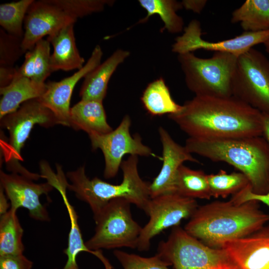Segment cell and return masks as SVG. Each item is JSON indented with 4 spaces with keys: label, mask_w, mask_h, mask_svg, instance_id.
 <instances>
[{
    "label": "cell",
    "mask_w": 269,
    "mask_h": 269,
    "mask_svg": "<svg viewBox=\"0 0 269 269\" xmlns=\"http://www.w3.org/2000/svg\"><path fill=\"white\" fill-rule=\"evenodd\" d=\"M69 127L88 134H105L113 129L109 125L102 101L83 100L70 109Z\"/></svg>",
    "instance_id": "ffe728a7"
},
{
    "label": "cell",
    "mask_w": 269,
    "mask_h": 269,
    "mask_svg": "<svg viewBox=\"0 0 269 269\" xmlns=\"http://www.w3.org/2000/svg\"><path fill=\"white\" fill-rule=\"evenodd\" d=\"M113 254L123 269H169L170 265L157 254L152 257H143L118 250H115Z\"/></svg>",
    "instance_id": "1f68e13d"
},
{
    "label": "cell",
    "mask_w": 269,
    "mask_h": 269,
    "mask_svg": "<svg viewBox=\"0 0 269 269\" xmlns=\"http://www.w3.org/2000/svg\"><path fill=\"white\" fill-rule=\"evenodd\" d=\"M22 38L0 29V66L14 67V63L25 54Z\"/></svg>",
    "instance_id": "d6a6232c"
},
{
    "label": "cell",
    "mask_w": 269,
    "mask_h": 269,
    "mask_svg": "<svg viewBox=\"0 0 269 269\" xmlns=\"http://www.w3.org/2000/svg\"><path fill=\"white\" fill-rule=\"evenodd\" d=\"M257 202L237 203L231 199L198 207L184 229L206 245L221 249L226 242L260 229L269 220V216L259 209Z\"/></svg>",
    "instance_id": "7a4b0ae2"
},
{
    "label": "cell",
    "mask_w": 269,
    "mask_h": 269,
    "mask_svg": "<svg viewBox=\"0 0 269 269\" xmlns=\"http://www.w3.org/2000/svg\"><path fill=\"white\" fill-rule=\"evenodd\" d=\"M50 46L47 39L38 41L25 53L23 63L17 68L16 74L38 83H45V80L52 73Z\"/></svg>",
    "instance_id": "603a6c76"
},
{
    "label": "cell",
    "mask_w": 269,
    "mask_h": 269,
    "mask_svg": "<svg viewBox=\"0 0 269 269\" xmlns=\"http://www.w3.org/2000/svg\"><path fill=\"white\" fill-rule=\"evenodd\" d=\"M138 159L136 155H130L123 160L121 165L123 180L119 184H113L98 177L90 179L85 173V166L68 172L67 176L71 182L67 188L74 192L79 200L87 203L93 216L97 215L111 200L124 198L131 204L147 214L150 200V183L143 181L137 168Z\"/></svg>",
    "instance_id": "277c9868"
},
{
    "label": "cell",
    "mask_w": 269,
    "mask_h": 269,
    "mask_svg": "<svg viewBox=\"0 0 269 269\" xmlns=\"http://www.w3.org/2000/svg\"><path fill=\"white\" fill-rule=\"evenodd\" d=\"M233 96L269 115V60L252 48L238 57Z\"/></svg>",
    "instance_id": "9c48e42d"
},
{
    "label": "cell",
    "mask_w": 269,
    "mask_h": 269,
    "mask_svg": "<svg viewBox=\"0 0 269 269\" xmlns=\"http://www.w3.org/2000/svg\"><path fill=\"white\" fill-rule=\"evenodd\" d=\"M74 25L68 24L47 36V40L53 47L50 57L52 72L79 70L84 65L85 60L76 46Z\"/></svg>",
    "instance_id": "ac0fdd59"
},
{
    "label": "cell",
    "mask_w": 269,
    "mask_h": 269,
    "mask_svg": "<svg viewBox=\"0 0 269 269\" xmlns=\"http://www.w3.org/2000/svg\"><path fill=\"white\" fill-rule=\"evenodd\" d=\"M103 51L96 45L84 66L59 81H48L43 95L37 98L54 115L60 125L69 126L70 101L73 90L80 79L101 64Z\"/></svg>",
    "instance_id": "9a60e30c"
},
{
    "label": "cell",
    "mask_w": 269,
    "mask_h": 269,
    "mask_svg": "<svg viewBox=\"0 0 269 269\" xmlns=\"http://www.w3.org/2000/svg\"><path fill=\"white\" fill-rule=\"evenodd\" d=\"M140 5L146 11V15L137 23L147 21L149 17L158 15L164 23L161 29L171 33H177L184 30V21L177 11L183 6L181 2L175 0H139Z\"/></svg>",
    "instance_id": "484cf974"
},
{
    "label": "cell",
    "mask_w": 269,
    "mask_h": 269,
    "mask_svg": "<svg viewBox=\"0 0 269 269\" xmlns=\"http://www.w3.org/2000/svg\"><path fill=\"white\" fill-rule=\"evenodd\" d=\"M222 248L229 253L241 269H269V235L230 241Z\"/></svg>",
    "instance_id": "e0dca14e"
},
{
    "label": "cell",
    "mask_w": 269,
    "mask_h": 269,
    "mask_svg": "<svg viewBox=\"0 0 269 269\" xmlns=\"http://www.w3.org/2000/svg\"><path fill=\"white\" fill-rule=\"evenodd\" d=\"M17 68L0 66V87L8 85L13 80Z\"/></svg>",
    "instance_id": "d590c367"
},
{
    "label": "cell",
    "mask_w": 269,
    "mask_h": 269,
    "mask_svg": "<svg viewBox=\"0 0 269 269\" xmlns=\"http://www.w3.org/2000/svg\"><path fill=\"white\" fill-rule=\"evenodd\" d=\"M263 114V136L269 143V115Z\"/></svg>",
    "instance_id": "f35d334b"
},
{
    "label": "cell",
    "mask_w": 269,
    "mask_h": 269,
    "mask_svg": "<svg viewBox=\"0 0 269 269\" xmlns=\"http://www.w3.org/2000/svg\"><path fill=\"white\" fill-rule=\"evenodd\" d=\"M198 207L195 199L176 193L151 198L147 214L149 219L142 228L136 249L148 251L153 237L166 229L178 226L182 219L190 218Z\"/></svg>",
    "instance_id": "8fae6325"
},
{
    "label": "cell",
    "mask_w": 269,
    "mask_h": 269,
    "mask_svg": "<svg viewBox=\"0 0 269 269\" xmlns=\"http://www.w3.org/2000/svg\"><path fill=\"white\" fill-rule=\"evenodd\" d=\"M207 180L211 196L215 198L234 195L250 185L248 178L243 173H228L223 170L207 175Z\"/></svg>",
    "instance_id": "f546056e"
},
{
    "label": "cell",
    "mask_w": 269,
    "mask_h": 269,
    "mask_svg": "<svg viewBox=\"0 0 269 269\" xmlns=\"http://www.w3.org/2000/svg\"><path fill=\"white\" fill-rule=\"evenodd\" d=\"M23 229L16 215V211L10 208L0 215V256L23 254Z\"/></svg>",
    "instance_id": "83f0119b"
},
{
    "label": "cell",
    "mask_w": 269,
    "mask_h": 269,
    "mask_svg": "<svg viewBox=\"0 0 269 269\" xmlns=\"http://www.w3.org/2000/svg\"><path fill=\"white\" fill-rule=\"evenodd\" d=\"M185 146L214 162H225L248 178L252 192H269V143L263 136L207 139L189 137Z\"/></svg>",
    "instance_id": "3957f363"
},
{
    "label": "cell",
    "mask_w": 269,
    "mask_h": 269,
    "mask_svg": "<svg viewBox=\"0 0 269 269\" xmlns=\"http://www.w3.org/2000/svg\"><path fill=\"white\" fill-rule=\"evenodd\" d=\"M66 186L61 185L57 188L63 197L70 221L68 246L67 248L63 251L64 253L67 256V261L62 269H79L76 259L77 256L82 252H88L96 256L102 263L105 269H114L112 265L104 256L101 250L92 251L87 247L85 242L83 241L78 225V215L66 195Z\"/></svg>",
    "instance_id": "7402d4cb"
},
{
    "label": "cell",
    "mask_w": 269,
    "mask_h": 269,
    "mask_svg": "<svg viewBox=\"0 0 269 269\" xmlns=\"http://www.w3.org/2000/svg\"><path fill=\"white\" fill-rule=\"evenodd\" d=\"M130 55L128 50H116L102 63L84 77L79 95L83 100L102 101L107 94L109 80L117 67Z\"/></svg>",
    "instance_id": "d6986e66"
},
{
    "label": "cell",
    "mask_w": 269,
    "mask_h": 269,
    "mask_svg": "<svg viewBox=\"0 0 269 269\" xmlns=\"http://www.w3.org/2000/svg\"><path fill=\"white\" fill-rule=\"evenodd\" d=\"M0 187L10 200V209L17 211L19 208L27 209L30 217L40 221H49L46 207L40 201V197L47 195L54 187L47 181L36 183L32 180L20 174H7L0 170Z\"/></svg>",
    "instance_id": "4fadbf2b"
},
{
    "label": "cell",
    "mask_w": 269,
    "mask_h": 269,
    "mask_svg": "<svg viewBox=\"0 0 269 269\" xmlns=\"http://www.w3.org/2000/svg\"><path fill=\"white\" fill-rule=\"evenodd\" d=\"M178 60L187 88L196 96H233L232 81L238 57L215 52L212 57L201 58L192 52L178 54Z\"/></svg>",
    "instance_id": "5b68a950"
},
{
    "label": "cell",
    "mask_w": 269,
    "mask_h": 269,
    "mask_svg": "<svg viewBox=\"0 0 269 269\" xmlns=\"http://www.w3.org/2000/svg\"><path fill=\"white\" fill-rule=\"evenodd\" d=\"M156 254L173 269H241L226 250L206 245L178 226L159 242Z\"/></svg>",
    "instance_id": "52a82bcc"
},
{
    "label": "cell",
    "mask_w": 269,
    "mask_h": 269,
    "mask_svg": "<svg viewBox=\"0 0 269 269\" xmlns=\"http://www.w3.org/2000/svg\"><path fill=\"white\" fill-rule=\"evenodd\" d=\"M231 199L237 203L254 200L262 202L269 207V192L265 194H257L252 192L250 185L233 195Z\"/></svg>",
    "instance_id": "e575fe53"
},
{
    "label": "cell",
    "mask_w": 269,
    "mask_h": 269,
    "mask_svg": "<svg viewBox=\"0 0 269 269\" xmlns=\"http://www.w3.org/2000/svg\"><path fill=\"white\" fill-rule=\"evenodd\" d=\"M131 118L126 115L118 127L111 132L89 134L93 149H100L103 153L105 163L104 175L107 179L117 175L126 154L153 155L151 148L142 142L138 134H131Z\"/></svg>",
    "instance_id": "30bf717a"
},
{
    "label": "cell",
    "mask_w": 269,
    "mask_h": 269,
    "mask_svg": "<svg viewBox=\"0 0 269 269\" xmlns=\"http://www.w3.org/2000/svg\"><path fill=\"white\" fill-rule=\"evenodd\" d=\"M45 89L46 83H38L16 73L8 85L0 87V119L16 111L21 104L39 98Z\"/></svg>",
    "instance_id": "44dd1931"
},
{
    "label": "cell",
    "mask_w": 269,
    "mask_h": 269,
    "mask_svg": "<svg viewBox=\"0 0 269 269\" xmlns=\"http://www.w3.org/2000/svg\"><path fill=\"white\" fill-rule=\"evenodd\" d=\"M168 117L190 137L224 139L263 134L262 113L233 96H195Z\"/></svg>",
    "instance_id": "6da1fadb"
},
{
    "label": "cell",
    "mask_w": 269,
    "mask_h": 269,
    "mask_svg": "<svg viewBox=\"0 0 269 269\" xmlns=\"http://www.w3.org/2000/svg\"><path fill=\"white\" fill-rule=\"evenodd\" d=\"M34 0H20L0 5V25L4 31L23 38V22Z\"/></svg>",
    "instance_id": "f1b7e54d"
},
{
    "label": "cell",
    "mask_w": 269,
    "mask_h": 269,
    "mask_svg": "<svg viewBox=\"0 0 269 269\" xmlns=\"http://www.w3.org/2000/svg\"><path fill=\"white\" fill-rule=\"evenodd\" d=\"M175 193L192 199H209L212 196L207 175L183 164L178 168L175 183Z\"/></svg>",
    "instance_id": "4316f807"
},
{
    "label": "cell",
    "mask_w": 269,
    "mask_h": 269,
    "mask_svg": "<svg viewBox=\"0 0 269 269\" xmlns=\"http://www.w3.org/2000/svg\"><path fill=\"white\" fill-rule=\"evenodd\" d=\"M64 12L77 19L93 13L103 11L106 5H112L111 0H50Z\"/></svg>",
    "instance_id": "4dcf8cb0"
},
{
    "label": "cell",
    "mask_w": 269,
    "mask_h": 269,
    "mask_svg": "<svg viewBox=\"0 0 269 269\" xmlns=\"http://www.w3.org/2000/svg\"><path fill=\"white\" fill-rule=\"evenodd\" d=\"M140 99L145 109L152 116L174 114L182 107L173 100L162 77L148 84Z\"/></svg>",
    "instance_id": "d4e9b609"
},
{
    "label": "cell",
    "mask_w": 269,
    "mask_h": 269,
    "mask_svg": "<svg viewBox=\"0 0 269 269\" xmlns=\"http://www.w3.org/2000/svg\"><path fill=\"white\" fill-rule=\"evenodd\" d=\"M182 35L177 36L172 46V51L178 54L203 49L215 52L229 53L239 57L257 44L269 40V29L258 32L244 31L240 35L218 42H209L202 38L199 21L191 20L184 27Z\"/></svg>",
    "instance_id": "7c38bea8"
},
{
    "label": "cell",
    "mask_w": 269,
    "mask_h": 269,
    "mask_svg": "<svg viewBox=\"0 0 269 269\" xmlns=\"http://www.w3.org/2000/svg\"><path fill=\"white\" fill-rule=\"evenodd\" d=\"M266 52L269 54V40L264 43Z\"/></svg>",
    "instance_id": "ab89813d"
},
{
    "label": "cell",
    "mask_w": 269,
    "mask_h": 269,
    "mask_svg": "<svg viewBox=\"0 0 269 269\" xmlns=\"http://www.w3.org/2000/svg\"><path fill=\"white\" fill-rule=\"evenodd\" d=\"M33 262L23 254L0 256V269H31Z\"/></svg>",
    "instance_id": "836d02e7"
},
{
    "label": "cell",
    "mask_w": 269,
    "mask_h": 269,
    "mask_svg": "<svg viewBox=\"0 0 269 269\" xmlns=\"http://www.w3.org/2000/svg\"><path fill=\"white\" fill-rule=\"evenodd\" d=\"M207 2L206 0H183L181 2L185 9L200 13L205 6Z\"/></svg>",
    "instance_id": "8d00e7d4"
},
{
    "label": "cell",
    "mask_w": 269,
    "mask_h": 269,
    "mask_svg": "<svg viewBox=\"0 0 269 269\" xmlns=\"http://www.w3.org/2000/svg\"><path fill=\"white\" fill-rule=\"evenodd\" d=\"M131 204L124 198L114 199L94 216L95 232L85 242L89 249L136 248L142 227L133 219Z\"/></svg>",
    "instance_id": "ba28073f"
},
{
    "label": "cell",
    "mask_w": 269,
    "mask_h": 269,
    "mask_svg": "<svg viewBox=\"0 0 269 269\" xmlns=\"http://www.w3.org/2000/svg\"><path fill=\"white\" fill-rule=\"evenodd\" d=\"M0 120L1 126L9 134L7 140L0 142L7 169L32 180L39 179L41 175L29 171L19 163L22 160L20 152L35 125L48 128L59 124L54 115L34 99L24 102Z\"/></svg>",
    "instance_id": "8992f818"
},
{
    "label": "cell",
    "mask_w": 269,
    "mask_h": 269,
    "mask_svg": "<svg viewBox=\"0 0 269 269\" xmlns=\"http://www.w3.org/2000/svg\"><path fill=\"white\" fill-rule=\"evenodd\" d=\"M231 21L240 22L246 32L269 29V0H247L234 10Z\"/></svg>",
    "instance_id": "cb8c5ba5"
},
{
    "label": "cell",
    "mask_w": 269,
    "mask_h": 269,
    "mask_svg": "<svg viewBox=\"0 0 269 269\" xmlns=\"http://www.w3.org/2000/svg\"><path fill=\"white\" fill-rule=\"evenodd\" d=\"M158 133L162 147V165L159 173L150 183V198L175 193V183L179 167L186 161L199 163L186 148L176 142L163 127Z\"/></svg>",
    "instance_id": "2e32d148"
},
{
    "label": "cell",
    "mask_w": 269,
    "mask_h": 269,
    "mask_svg": "<svg viewBox=\"0 0 269 269\" xmlns=\"http://www.w3.org/2000/svg\"><path fill=\"white\" fill-rule=\"evenodd\" d=\"M77 19L68 15L50 0H34L25 16L22 46L26 53L40 40Z\"/></svg>",
    "instance_id": "5bb4252c"
},
{
    "label": "cell",
    "mask_w": 269,
    "mask_h": 269,
    "mask_svg": "<svg viewBox=\"0 0 269 269\" xmlns=\"http://www.w3.org/2000/svg\"><path fill=\"white\" fill-rule=\"evenodd\" d=\"M6 195L4 192L3 189L0 187V214H2L6 213L7 211V209L9 207V204L8 203L6 197Z\"/></svg>",
    "instance_id": "74e56055"
}]
</instances>
